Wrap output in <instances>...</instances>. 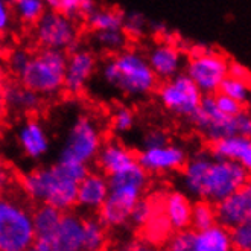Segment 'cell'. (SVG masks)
<instances>
[{
  "label": "cell",
  "instance_id": "6da1fadb",
  "mask_svg": "<svg viewBox=\"0 0 251 251\" xmlns=\"http://www.w3.org/2000/svg\"><path fill=\"white\" fill-rule=\"evenodd\" d=\"M88 171V165L81 161L58 158L55 165L37 168L23 175L22 189L32 201L67 212L76 205L78 184Z\"/></svg>",
  "mask_w": 251,
  "mask_h": 251
},
{
  "label": "cell",
  "instance_id": "7a4b0ae2",
  "mask_svg": "<svg viewBox=\"0 0 251 251\" xmlns=\"http://www.w3.org/2000/svg\"><path fill=\"white\" fill-rule=\"evenodd\" d=\"M102 79L128 98H145L157 85L148 58L136 49H122L102 66Z\"/></svg>",
  "mask_w": 251,
  "mask_h": 251
},
{
  "label": "cell",
  "instance_id": "3957f363",
  "mask_svg": "<svg viewBox=\"0 0 251 251\" xmlns=\"http://www.w3.org/2000/svg\"><path fill=\"white\" fill-rule=\"evenodd\" d=\"M108 197L98 210L100 223L107 228H121L129 224L132 207L142 198L148 184V172L139 165L108 176Z\"/></svg>",
  "mask_w": 251,
  "mask_h": 251
},
{
  "label": "cell",
  "instance_id": "277c9868",
  "mask_svg": "<svg viewBox=\"0 0 251 251\" xmlns=\"http://www.w3.org/2000/svg\"><path fill=\"white\" fill-rule=\"evenodd\" d=\"M67 53L64 50L44 49L32 53L19 75L20 82L44 98H52L64 90Z\"/></svg>",
  "mask_w": 251,
  "mask_h": 251
},
{
  "label": "cell",
  "instance_id": "5b68a950",
  "mask_svg": "<svg viewBox=\"0 0 251 251\" xmlns=\"http://www.w3.org/2000/svg\"><path fill=\"white\" fill-rule=\"evenodd\" d=\"M35 241L32 212L8 197H0V251H26Z\"/></svg>",
  "mask_w": 251,
  "mask_h": 251
},
{
  "label": "cell",
  "instance_id": "8992f818",
  "mask_svg": "<svg viewBox=\"0 0 251 251\" xmlns=\"http://www.w3.org/2000/svg\"><path fill=\"white\" fill-rule=\"evenodd\" d=\"M102 143L104 142H102L98 124L87 114L78 116L67 131L58 158L75 160L90 165L96 160Z\"/></svg>",
  "mask_w": 251,
  "mask_h": 251
},
{
  "label": "cell",
  "instance_id": "52a82bcc",
  "mask_svg": "<svg viewBox=\"0 0 251 251\" xmlns=\"http://www.w3.org/2000/svg\"><path fill=\"white\" fill-rule=\"evenodd\" d=\"M250 178L251 174L239 161L215 160L205 172L201 198L216 204L238 192Z\"/></svg>",
  "mask_w": 251,
  "mask_h": 251
},
{
  "label": "cell",
  "instance_id": "ba28073f",
  "mask_svg": "<svg viewBox=\"0 0 251 251\" xmlns=\"http://www.w3.org/2000/svg\"><path fill=\"white\" fill-rule=\"evenodd\" d=\"M78 26L75 20L60 11L48 9L34 25L35 41L44 49L75 50L79 48Z\"/></svg>",
  "mask_w": 251,
  "mask_h": 251
},
{
  "label": "cell",
  "instance_id": "9c48e42d",
  "mask_svg": "<svg viewBox=\"0 0 251 251\" xmlns=\"http://www.w3.org/2000/svg\"><path fill=\"white\" fill-rule=\"evenodd\" d=\"M201 98V90L187 76V73H176L175 76L166 79L158 90L161 105L168 111L183 117H189L200 107Z\"/></svg>",
  "mask_w": 251,
  "mask_h": 251
},
{
  "label": "cell",
  "instance_id": "30bf717a",
  "mask_svg": "<svg viewBox=\"0 0 251 251\" xmlns=\"http://www.w3.org/2000/svg\"><path fill=\"white\" fill-rule=\"evenodd\" d=\"M186 73L202 95H213L228 75V61L224 55L210 50L201 56L190 58L186 66Z\"/></svg>",
  "mask_w": 251,
  "mask_h": 251
},
{
  "label": "cell",
  "instance_id": "8fae6325",
  "mask_svg": "<svg viewBox=\"0 0 251 251\" xmlns=\"http://www.w3.org/2000/svg\"><path fill=\"white\" fill-rule=\"evenodd\" d=\"M137 161L148 174H165L181 169L187 161V154L180 145L166 143L143 148V151L137 154Z\"/></svg>",
  "mask_w": 251,
  "mask_h": 251
},
{
  "label": "cell",
  "instance_id": "7c38bea8",
  "mask_svg": "<svg viewBox=\"0 0 251 251\" xmlns=\"http://www.w3.org/2000/svg\"><path fill=\"white\" fill-rule=\"evenodd\" d=\"M96 56L87 49L76 48L67 55L64 90L70 95H81L96 72Z\"/></svg>",
  "mask_w": 251,
  "mask_h": 251
},
{
  "label": "cell",
  "instance_id": "4fadbf2b",
  "mask_svg": "<svg viewBox=\"0 0 251 251\" xmlns=\"http://www.w3.org/2000/svg\"><path fill=\"white\" fill-rule=\"evenodd\" d=\"M216 223L231 228L251 221V178L233 195L216 202Z\"/></svg>",
  "mask_w": 251,
  "mask_h": 251
},
{
  "label": "cell",
  "instance_id": "5bb4252c",
  "mask_svg": "<svg viewBox=\"0 0 251 251\" xmlns=\"http://www.w3.org/2000/svg\"><path fill=\"white\" fill-rule=\"evenodd\" d=\"M82 242L84 218L70 210L63 212L50 238V251H81Z\"/></svg>",
  "mask_w": 251,
  "mask_h": 251
},
{
  "label": "cell",
  "instance_id": "9a60e30c",
  "mask_svg": "<svg viewBox=\"0 0 251 251\" xmlns=\"http://www.w3.org/2000/svg\"><path fill=\"white\" fill-rule=\"evenodd\" d=\"M23 154L31 160H41L50 150V139L46 128L37 119H26L16 132Z\"/></svg>",
  "mask_w": 251,
  "mask_h": 251
},
{
  "label": "cell",
  "instance_id": "2e32d148",
  "mask_svg": "<svg viewBox=\"0 0 251 251\" xmlns=\"http://www.w3.org/2000/svg\"><path fill=\"white\" fill-rule=\"evenodd\" d=\"M110 184L104 172H90L78 184L76 205L87 212H98L108 197Z\"/></svg>",
  "mask_w": 251,
  "mask_h": 251
},
{
  "label": "cell",
  "instance_id": "e0dca14e",
  "mask_svg": "<svg viewBox=\"0 0 251 251\" xmlns=\"http://www.w3.org/2000/svg\"><path fill=\"white\" fill-rule=\"evenodd\" d=\"M96 161L100 171L107 176H110L131 168L132 165H136L137 154L134 151H131L129 148H126L124 143L111 140L107 143H102Z\"/></svg>",
  "mask_w": 251,
  "mask_h": 251
},
{
  "label": "cell",
  "instance_id": "ac0fdd59",
  "mask_svg": "<svg viewBox=\"0 0 251 251\" xmlns=\"http://www.w3.org/2000/svg\"><path fill=\"white\" fill-rule=\"evenodd\" d=\"M146 58L157 78L161 79H169L175 76L183 67V53L171 43L155 44Z\"/></svg>",
  "mask_w": 251,
  "mask_h": 251
},
{
  "label": "cell",
  "instance_id": "d6986e66",
  "mask_svg": "<svg viewBox=\"0 0 251 251\" xmlns=\"http://www.w3.org/2000/svg\"><path fill=\"white\" fill-rule=\"evenodd\" d=\"M63 212L50 204H40L32 212L35 241L32 250L35 251H50V238L60 223Z\"/></svg>",
  "mask_w": 251,
  "mask_h": 251
},
{
  "label": "cell",
  "instance_id": "ffe728a7",
  "mask_svg": "<svg viewBox=\"0 0 251 251\" xmlns=\"http://www.w3.org/2000/svg\"><path fill=\"white\" fill-rule=\"evenodd\" d=\"M43 96L22 82H8L3 85L5 108L17 114H32L40 110Z\"/></svg>",
  "mask_w": 251,
  "mask_h": 251
},
{
  "label": "cell",
  "instance_id": "44dd1931",
  "mask_svg": "<svg viewBox=\"0 0 251 251\" xmlns=\"http://www.w3.org/2000/svg\"><path fill=\"white\" fill-rule=\"evenodd\" d=\"M231 239L230 228L213 224L209 228L195 230L190 233V251H230Z\"/></svg>",
  "mask_w": 251,
  "mask_h": 251
},
{
  "label": "cell",
  "instance_id": "7402d4cb",
  "mask_svg": "<svg viewBox=\"0 0 251 251\" xmlns=\"http://www.w3.org/2000/svg\"><path fill=\"white\" fill-rule=\"evenodd\" d=\"M161 210L168 218L172 230H186L192 221V204L181 192H169L161 200Z\"/></svg>",
  "mask_w": 251,
  "mask_h": 251
},
{
  "label": "cell",
  "instance_id": "603a6c76",
  "mask_svg": "<svg viewBox=\"0 0 251 251\" xmlns=\"http://www.w3.org/2000/svg\"><path fill=\"white\" fill-rule=\"evenodd\" d=\"M212 161L213 158L210 152H205V151L197 152L189 161H186L184 171H183V184L190 195L201 198L202 181Z\"/></svg>",
  "mask_w": 251,
  "mask_h": 251
},
{
  "label": "cell",
  "instance_id": "cb8c5ba5",
  "mask_svg": "<svg viewBox=\"0 0 251 251\" xmlns=\"http://www.w3.org/2000/svg\"><path fill=\"white\" fill-rule=\"evenodd\" d=\"M210 155L213 160H234L239 161L245 151L251 146V137H244L239 134L228 136L210 142Z\"/></svg>",
  "mask_w": 251,
  "mask_h": 251
},
{
  "label": "cell",
  "instance_id": "d4e9b609",
  "mask_svg": "<svg viewBox=\"0 0 251 251\" xmlns=\"http://www.w3.org/2000/svg\"><path fill=\"white\" fill-rule=\"evenodd\" d=\"M124 16L119 9L113 8H96L85 17L87 27L93 32L102 31H121L124 29Z\"/></svg>",
  "mask_w": 251,
  "mask_h": 251
},
{
  "label": "cell",
  "instance_id": "484cf974",
  "mask_svg": "<svg viewBox=\"0 0 251 251\" xmlns=\"http://www.w3.org/2000/svg\"><path fill=\"white\" fill-rule=\"evenodd\" d=\"M107 245V227L98 218H84V251H99Z\"/></svg>",
  "mask_w": 251,
  "mask_h": 251
},
{
  "label": "cell",
  "instance_id": "4316f807",
  "mask_svg": "<svg viewBox=\"0 0 251 251\" xmlns=\"http://www.w3.org/2000/svg\"><path fill=\"white\" fill-rule=\"evenodd\" d=\"M143 228L146 230L148 239H151L152 242H161V241H165L169 236L172 227L169 224L168 218L165 216L163 210H161V202H160L158 207H157V204H155V210H154L151 219L148 221L146 226Z\"/></svg>",
  "mask_w": 251,
  "mask_h": 251
},
{
  "label": "cell",
  "instance_id": "83f0119b",
  "mask_svg": "<svg viewBox=\"0 0 251 251\" xmlns=\"http://www.w3.org/2000/svg\"><path fill=\"white\" fill-rule=\"evenodd\" d=\"M14 12L25 25H35L46 11L43 0H14Z\"/></svg>",
  "mask_w": 251,
  "mask_h": 251
},
{
  "label": "cell",
  "instance_id": "f1b7e54d",
  "mask_svg": "<svg viewBox=\"0 0 251 251\" xmlns=\"http://www.w3.org/2000/svg\"><path fill=\"white\" fill-rule=\"evenodd\" d=\"M96 8V0H56L55 11H60L64 16L78 20L85 19Z\"/></svg>",
  "mask_w": 251,
  "mask_h": 251
},
{
  "label": "cell",
  "instance_id": "f546056e",
  "mask_svg": "<svg viewBox=\"0 0 251 251\" xmlns=\"http://www.w3.org/2000/svg\"><path fill=\"white\" fill-rule=\"evenodd\" d=\"M216 224V213L210 201H198L192 205V221L190 226L195 230H204Z\"/></svg>",
  "mask_w": 251,
  "mask_h": 251
},
{
  "label": "cell",
  "instance_id": "4dcf8cb0",
  "mask_svg": "<svg viewBox=\"0 0 251 251\" xmlns=\"http://www.w3.org/2000/svg\"><path fill=\"white\" fill-rule=\"evenodd\" d=\"M218 92L224 93L245 105V104H248V99L251 96V85L241 79H236V78H231L227 75L223 79V82L219 84Z\"/></svg>",
  "mask_w": 251,
  "mask_h": 251
},
{
  "label": "cell",
  "instance_id": "1f68e13d",
  "mask_svg": "<svg viewBox=\"0 0 251 251\" xmlns=\"http://www.w3.org/2000/svg\"><path fill=\"white\" fill-rule=\"evenodd\" d=\"M95 41L104 50L119 52L125 49L128 37L124 32V29H121V31H102V32H95Z\"/></svg>",
  "mask_w": 251,
  "mask_h": 251
},
{
  "label": "cell",
  "instance_id": "d6a6232c",
  "mask_svg": "<svg viewBox=\"0 0 251 251\" xmlns=\"http://www.w3.org/2000/svg\"><path fill=\"white\" fill-rule=\"evenodd\" d=\"M150 29V22L140 12H128L124 16V32L128 38L139 40Z\"/></svg>",
  "mask_w": 251,
  "mask_h": 251
},
{
  "label": "cell",
  "instance_id": "836d02e7",
  "mask_svg": "<svg viewBox=\"0 0 251 251\" xmlns=\"http://www.w3.org/2000/svg\"><path fill=\"white\" fill-rule=\"evenodd\" d=\"M136 124V114L129 107H119L111 116V128L116 134H125L129 132Z\"/></svg>",
  "mask_w": 251,
  "mask_h": 251
},
{
  "label": "cell",
  "instance_id": "e575fe53",
  "mask_svg": "<svg viewBox=\"0 0 251 251\" xmlns=\"http://www.w3.org/2000/svg\"><path fill=\"white\" fill-rule=\"evenodd\" d=\"M154 210H155L154 200H142L140 198L136 202L134 207H132V212H131V216H129V224H132L134 227L143 228L148 221L151 219Z\"/></svg>",
  "mask_w": 251,
  "mask_h": 251
},
{
  "label": "cell",
  "instance_id": "d590c367",
  "mask_svg": "<svg viewBox=\"0 0 251 251\" xmlns=\"http://www.w3.org/2000/svg\"><path fill=\"white\" fill-rule=\"evenodd\" d=\"M231 247L239 251H251V221L230 228Z\"/></svg>",
  "mask_w": 251,
  "mask_h": 251
},
{
  "label": "cell",
  "instance_id": "8d00e7d4",
  "mask_svg": "<svg viewBox=\"0 0 251 251\" xmlns=\"http://www.w3.org/2000/svg\"><path fill=\"white\" fill-rule=\"evenodd\" d=\"M213 98H215V104L218 107L219 111H223L224 114L227 116H238L239 113H242L245 108H244V104H241V102H238L236 99L224 95V93H221V92H216L213 93Z\"/></svg>",
  "mask_w": 251,
  "mask_h": 251
},
{
  "label": "cell",
  "instance_id": "74e56055",
  "mask_svg": "<svg viewBox=\"0 0 251 251\" xmlns=\"http://www.w3.org/2000/svg\"><path fill=\"white\" fill-rule=\"evenodd\" d=\"M32 53H29L27 50L25 49H16L12 50L8 56V66L11 69V72L14 75H20L23 72V69L26 67V64L29 63V58H31Z\"/></svg>",
  "mask_w": 251,
  "mask_h": 251
},
{
  "label": "cell",
  "instance_id": "f35d334b",
  "mask_svg": "<svg viewBox=\"0 0 251 251\" xmlns=\"http://www.w3.org/2000/svg\"><path fill=\"white\" fill-rule=\"evenodd\" d=\"M190 233L186 230H178L168 242V248L172 251H190Z\"/></svg>",
  "mask_w": 251,
  "mask_h": 251
},
{
  "label": "cell",
  "instance_id": "ab89813d",
  "mask_svg": "<svg viewBox=\"0 0 251 251\" xmlns=\"http://www.w3.org/2000/svg\"><path fill=\"white\" fill-rule=\"evenodd\" d=\"M169 143L166 132H163L161 129H150L145 132L142 145L143 148H154V146H161V145H166Z\"/></svg>",
  "mask_w": 251,
  "mask_h": 251
},
{
  "label": "cell",
  "instance_id": "60d3db41",
  "mask_svg": "<svg viewBox=\"0 0 251 251\" xmlns=\"http://www.w3.org/2000/svg\"><path fill=\"white\" fill-rule=\"evenodd\" d=\"M12 25V9L9 0H0V34L9 31Z\"/></svg>",
  "mask_w": 251,
  "mask_h": 251
},
{
  "label": "cell",
  "instance_id": "b9f144b4",
  "mask_svg": "<svg viewBox=\"0 0 251 251\" xmlns=\"http://www.w3.org/2000/svg\"><path fill=\"white\" fill-rule=\"evenodd\" d=\"M234 121H236V132L244 137H251V114L244 110L238 116H234Z\"/></svg>",
  "mask_w": 251,
  "mask_h": 251
},
{
  "label": "cell",
  "instance_id": "7bdbcfd3",
  "mask_svg": "<svg viewBox=\"0 0 251 251\" xmlns=\"http://www.w3.org/2000/svg\"><path fill=\"white\" fill-rule=\"evenodd\" d=\"M228 76L236 78V79H241V81H244V82L251 85V72L245 66L236 63V61L228 63Z\"/></svg>",
  "mask_w": 251,
  "mask_h": 251
},
{
  "label": "cell",
  "instance_id": "ee69618b",
  "mask_svg": "<svg viewBox=\"0 0 251 251\" xmlns=\"http://www.w3.org/2000/svg\"><path fill=\"white\" fill-rule=\"evenodd\" d=\"M12 181H14L12 171L0 163V194L9 189L12 186Z\"/></svg>",
  "mask_w": 251,
  "mask_h": 251
},
{
  "label": "cell",
  "instance_id": "f6af8a7d",
  "mask_svg": "<svg viewBox=\"0 0 251 251\" xmlns=\"http://www.w3.org/2000/svg\"><path fill=\"white\" fill-rule=\"evenodd\" d=\"M239 163L251 174V146L248 148V150L245 151V154L241 157V160H239Z\"/></svg>",
  "mask_w": 251,
  "mask_h": 251
},
{
  "label": "cell",
  "instance_id": "bcb514c9",
  "mask_svg": "<svg viewBox=\"0 0 251 251\" xmlns=\"http://www.w3.org/2000/svg\"><path fill=\"white\" fill-rule=\"evenodd\" d=\"M150 29L154 34H157V35H165L166 34V25L165 23L150 22Z\"/></svg>",
  "mask_w": 251,
  "mask_h": 251
},
{
  "label": "cell",
  "instance_id": "7dc6e473",
  "mask_svg": "<svg viewBox=\"0 0 251 251\" xmlns=\"http://www.w3.org/2000/svg\"><path fill=\"white\" fill-rule=\"evenodd\" d=\"M3 111H5V102H3V85L0 84V124H2Z\"/></svg>",
  "mask_w": 251,
  "mask_h": 251
},
{
  "label": "cell",
  "instance_id": "c3c4849f",
  "mask_svg": "<svg viewBox=\"0 0 251 251\" xmlns=\"http://www.w3.org/2000/svg\"><path fill=\"white\" fill-rule=\"evenodd\" d=\"M248 104H250V110H251V96H250V99H248Z\"/></svg>",
  "mask_w": 251,
  "mask_h": 251
},
{
  "label": "cell",
  "instance_id": "681fc988",
  "mask_svg": "<svg viewBox=\"0 0 251 251\" xmlns=\"http://www.w3.org/2000/svg\"><path fill=\"white\" fill-rule=\"evenodd\" d=\"M11 2H14V0H11Z\"/></svg>",
  "mask_w": 251,
  "mask_h": 251
}]
</instances>
